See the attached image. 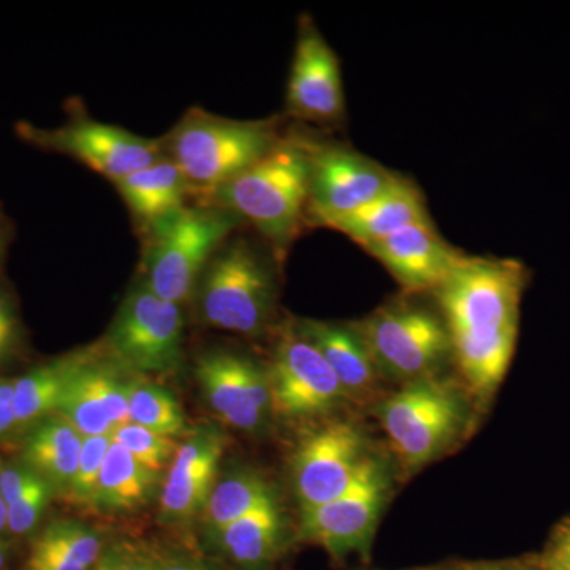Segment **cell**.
Masks as SVG:
<instances>
[{
  "instance_id": "cell-1",
  "label": "cell",
  "mask_w": 570,
  "mask_h": 570,
  "mask_svg": "<svg viewBox=\"0 0 570 570\" xmlns=\"http://www.w3.org/2000/svg\"><path fill=\"white\" fill-rule=\"evenodd\" d=\"M528 281L521 262L466 257L433 292L461 376L480 397L494 395L508 374Z\"/></svg>"
},
{
  "instance_id": "cell-2",
  "label": "cell",
  "mask_w": 570,
  "mask_h": 570,
  "mask_svg": "<svg viewBox=\"0 0 570 570\" xmlns=\"http://www.w3.org/2000/svg\"><path fill=\"white\" fill-rule=\"evenodd\" d=\"M316 142L281 137L275 148L212 195L217 206L254 225L283 254L307 216Z\"/></svg>"
},
{
  "instance_id": "cell-3",
  "label": "cell",
  "mask_w": 570,
  "mask_h": 570,
  "mask_svg": "<svg viewBox=\"0 0 570 570\" xmlns=\"http://www.w3.org/2000/svg\"><path fill=\"white\" fill-rule=\"evenodd\" d=\"M279 138L268 121H235L195 110L187 112L163 146L165 156L183 171L190 193L212 197L272 151Z\"/></svg>"
},
{
  "instance_id": "cell-4",
  "label": "cell",
  "mask_w": 570,
  "mask_h": 570,
  "mask_svg": "<svg viewBox=\"0 0 570 570\" xmlns=\"http://www.w3.org/2000/svg\"><path fill=\"white\" fill-rule=\"evenodd\" d=\"M239 217L220 206H183L146 225L145 283L160 298L181 306L197 287L205 266L228 242Z\"/></svg>"
},
{
  "instance_id": "cell-5",
  "label": "cell",
  "mask_w": 570,
  "mask_h": 570,
  "mask_svg": "<svg viewBox=\"0 0 570 570\" xmlns=\"http://www.w3.org/2000/svg\"><path fill=\"white\" fill-rule=\"evenodd\" d=\"M195 292L205 324L254 336L264 332L272 317L275 276L258 247L249 239L234 238L213 255Z\"/></svg>"
},
{
  "instance_id": "cell-6",
  "label": "cell",
  "mask_w": 570,
  "mask_h": 570,
  "mask_svg": "<svg viewBox=\"0 0 570 570\" xmlns=\"http://www.w3.org/2000/svg\"><path fill=\"white\" fill-rule=\"evenodd\" d=\"M377 414L401 464L419 469L455 444L469 412L455 384L436 374L404 384L379 404Z\"/></svg>"
},
{
  "instance_id": "cell-7",
  "label": "cell",
  "mask_w": 570,
  "mask_h": 570,
  "mask_svg": "<svg viewBox=\"0 0 570 570\" xmlns=\"http://www.w3.org/2000/svg\"><path fill=\"white\" fill-rule=\"evenodd\" d=\"M381 374L403 381L436 376L452 354L444 318L414 303H395L356 322Z\"/></svg>"
},
{
  "instance_id": "cell-8",
  "label": "cell",
  "mask_w": 570,
  "mask_h": 570,
  "mask_svg": "<svg viewBox=\"0 0 570 570\" xmlns=\"http://www.w3.org/2000/svg\"><path fill=\"white\" fill-rule=\"evenodd\" d=\"M181 306L160 298L140 281L130 288L108 335L116 363L135 373H167L181 356Z\"/></svg>"
},
{
  "instance_id": "cell-9",
  "label": "cell",
  "mask_w": 570,
  "mask_h": 570,
  "mask_svg": "<svg viewBox=\"0 0 570 570\" xmlns=\"http://www.w3.org/2000/svg\"><path fill=\"white\" fill-rule=\"evenodd\" d=\"M21 134L26 140L69 156L112 183L148 167L164 156L163 142L89 118H75L66 126L51 130L22 124Z\"/></svg>"
},
{
  "instance_id": "cell-10",
  "label": "cell",
  "mask_w": 570,
  "mask_h": 570,
  "mask_svg": "<svg viewBox=\"0 0 570 570\" xmlns=\"http://www.w3.org/2000/svg\"><path fill=\"white\" fill-rule=\"evenodd\" d=\"M367 461L365 438L354 423L332 420L307 434L292 460L302 509L316 508L346 493Z\"/></svg>"
},
{
  "instance_id": "cell-11",
  "label": "cell",
  "mask_w": 570,
  "mask_h": 570,
  "mask_svg": "<svg viewBox=\"0 0 570 570\" xmlns=\"http://www.w3.org/2000/svg\"><path fill=\"white\" fill-rule=\"evenodd\" d=\"M272 414L316 419L347 400L328 363L295 325L281 337L268 373Z\"/></svg>"
},
{
  "instance_id": "cell-12",
  "label": "cell",
  "mask_w": 570,
  "mask_h": 570,
  "mask_svg": "<svg viewBox=\"0 0 570 570\" xmlns=\"http://www.w3.org/2000/svg\"><path fill=\"white\" fill-rule=\"evenodd\" d=\"M387 489L384 469L370 459L346 493L316 508L302 509V538L335 558L366 553Z\"/></svg>"
},
{
  "instance_id": "cell-13",
  "label": "cell",
  "mask_w": 570,
  "mask_h": 570,
  "mask_svg": "<svg viewBox=\"0 0 570 570\" xmlns=\"http://www.w3.org/2000/svg\"><path fill=\"white\" fill-rule=\"evenodd\" d=\"M396 176L347 146L316 145L307 216L313 223L330 228L379 197Z\"/></svg>"
},
{
  "instance_id": "cell-14",
  "label": "cell",
  "mask_w": 570,
  "mask_h": 570,
  "mask_svg": "<svg viewBox=\"0 0 570 570\" xmlns=\"http://www.w3.org/2000/svg\"><path fill=\"white\" fill-rule=\"evenodd\" d=\"M287 110L295 118L316 124L340 122L346 110L336 52L309 18L299 21L287 86Z\"/></svg>"
},
{
  "instance_id": "cell-15",
  "label": "cell",
  "mask_w": 570,
  "mask_h": 570,
  "mask_svg": "<svg viewBox=\"0 0 570 570\" xmlns=\"http://www.w3.org/2000/svg\"><path fill=\"white\" fill-rule=\"evenodd\" d=\"M129 382L108 363L82 356L56 414L82 438L112 436L118 428L130 423Z\"/></svg>"
},
{
  "instance_id": "cell-16",
  "label": "cell",
  "mask_w": 570,
  "mask_h": 570,
  "mask_svg": "<svg viewBox=\"0 0 570 570\" xmlns=\"http://www.w3.org/2000/svg\"><path fill=\"white\" fill-rule=\"evenodd\" d=\"M407 292H434L466 258L438 234L431 219L365 247Z\"/></svg>"
},
{
  "instance_id": "cell-17",
  "label": "cell",
  "mask_w": 570,
  "mask_h": 570,
  "mask_svg": "<svg viewBox=\"0 0 570 570\" xmlns=\"http://www.w3.org/2000/svg\"><path fill=\"white\" fill-rule=\"evenodd\" d=\"M224 449L223 434L213 428H202L179 445L160 491V513L165 520H189L204 512L216 487Z\"/></svg>"
},
{
  "instance_id": "cell-18",
  "label": "cell",
  "mask_w": 570,
  "mask_h": 570,
  "mask_svg": "<svg viewBox=\"0 0 570 570\" xmlns=\"http://www.w3.org/2000/svg\"><path fill=\"white\" fill-rule=\"evenodd\" d=\"M294 325L324 356L347 400L367 401L376 395L381 371L354 324L303 318Z\"/></svg>"
},
{
  "instance_id": "cell-19",
  "label": "cell",
  "mask_w": 570,
  "mask_h": 570,
  "mask_svg": "<svg viewBox=\"0 0 570 570\" xmlns=\"http://www.w3.org/2000/svg\"><path fill=\"white\" fill-rule=\"evenodd\" d=\"M255 363L232 352L214 351L197 362V379L217 417L242 431H255L265 415L255 407L249 385Z\"/></svg>"
},
{
  "instance_id": "cell-20",
  "label": "cell",
  "mask_w": 570,
  "mask_h": 570,
  "mask_svg": "<svg viewBox=\"0 0 570 570\" xmlns=\"http://www.w3.org/2000/svg\"><path fill=\"white\" fill-rule=\"evenodd\" d=\"M430 219L419 187L396 176L379 197L332 225L362 247L374 245L409 225Z\"/></svg>"
},
{
  "instance_id": "cell-21",
  "label": "cell",
  "mask_w": 570,
  "mask_h": 570,
  "mask_svg": "<svg viewBox=\"0 0 570 570\" xmlns=\"http://www.w3.org/2000/svg\"><path fill=\"white\" fill-rule=\"evenodd\" d=\"M115 186L130 212L145 225L181 209L190 193L183 171L165 153L156 163L119 179Z\"/></svg>"
},
{
  "instance_id": "cell-22",
  "label": "cell",
  "mask_w": 570,
  "mask_h": 570,
  "mask_svg": "<svg viewBox=\"0 0 570 570\" xmlns=\"http://www.w3.org/2000/svg\"><path fill=\"white\" fill-rule=\"evenodd\" d=\"M82 438L67 420L52 415L37 423L24 441V464L47 480L52 490L67 491L82 445Z\"/></svg>"
},
{
  "instance_id": "cell-23",
  "label": "cell",
  "mask_w": 570,
  "mask_h": 570,
  "mask_svg": "<svg viewBox=\"0 0 570 570\" xmlns=\"http://www.w3.org/2000/svg\"><path fill=\"white\" fill-rule=\"evenodd\" d=\"M283 528V513L276 498H272L225 528L217 540L224 553L239 568L261 570L275 560Z\"/></svg>"
},
{
  "instance_id": "cell-24",
  "label": "cell",
  "mask_w": 570,
  "mask_h": 570,
  "mask_svg": "<svg viewBox=\"0 0 570 570\" xmlns=\"http://www.w3.org/2000/svg\"><path fill=\"white\" fill-rule=\"evenodd\" d=\"M159 474L148 471L118 442L112 441L100 472L96 508L132 512L153 497Z\"/></svg>"
},
{
  "instance_id": "cell-25",
  "label": "cell",
  "mask_w": 570,
  "mask_h": 570,
  "mask_svg": "<svg viewBox=\"0 0 570 570\" xmlns=\"http://www.w3.org/2000/svg\"><path fill=\"white\" fill-rule=\"evenodd\" d=\"M85 355L66 356L58 362L36 367L13 381L17 428L37 425L56 414L71 374Z\"/></svg>"
},
{
  "instance_id": "cell-26",
  "label": "cell",
  "mask_w": 570,
  "mask_h": 570,
  "mask_svg": "<svg viewBox=\"0 0 570 570\" xmlns=\"http://www.w3.org/2000/svg\"><path fill=\"white\" fill-rule=\"evenodd\" d=\"M275 498L272 487L254 472H239L216 483L204 509V521L208 531L219 535L225 528L257 509L268 499Z\"/></svg>"
},
{
  "instance_id": "cell-27",
  "label": "cell",
  "mask_w": 570,
  "mask_h": 570,
  "mask_svg": "<svg viewBox=\"0 0 570 570\" xmlns=\"http://www.w3.org/2000/svg\"><path fill=\"white\" fill-rule=\"evenodd\" d=\"M104 551L100 535L75 521H55L37 535L31 547V553L86 570L96 568Z\"/></svg>"
},
{
  "instance_id": "cell-28",
  "label": "cell",
  "mask_w": 570,
  "mask_h": 570,
  "mask_svg": "<svg viewBox=\"0 0 570 570\" xmlns=\"http://www.w3.org/2000/svg\"><path fill=\"white\" fill-rule=\"evenodd\" d=\"M129 419L130 423L168 438L179 436L186 431V419L176 397L153 382L130 381Z\"/></svg>"
},
{
  "instance_id": "cell-29",
  "label": "cell",
  "mask_w": 570,
  "mask_h": 570,
  "mask_svg": "<svg viewBox=\"0 0 570 570\" xmlns=\"http://www.w3.org/2000/svg\"><path fill=\"white\" fill-rule=\"evenodd\" d=\"M174 439L137 423H127L112 433V441L121 444L141 466L159 475L164 469L170 468L179 448Z\"/></svg>"
},
{
  "instance_id": "cell-30",
  "label": "cell",
  "mask_w": 570,
  "mask_h": 570,
  "mask_svg": "<svg viewBox=\"0 0 570 570\" xmlns=\"http://www.w3.org/2000/svg\"><path fill=\"white\" fill-rule=\"evenodd\" d=\"M111 442L112 436L82 439L77 471H75L73 479H71L69 489L66 491L75 504L96 508L100 472H102L104 461L107 459Z\"/></svg>"
},
{
  "instance_id": "cell-31",
  "label": "cell",
  "mask_w": 570,
  "mask_h": 570,
  "mask_svg": "<svg viewBox=\"0 0 570 570\" xmlns=\"http://www.w3.org/2000/svg\"><path fill=\"white\" fill-rule=\"evenodd\" d=\"M51 493L50 483L33 474L20 497L7 505V530L14 535H26L33 531L50 502Z\"/></svg>"
},
{
  "instance_id": "cell-32",
  "label": "cell",
  "mask_w": 570,
  "mask_h": 570,
  "mask_svg": "<svg viewBox=\"0 0 570 570\" xmlns=\"http://www.w3.org/2000/svg\"><path fill=\"white\" fill-rule=\"evenodd\" d=\"M97 570H159V562L149 560L145 554L129 547H112L104 551L97 562Z\"/></svg>"
},
{
  "instance_id": "cell-33",
  "label": "cell",
  "mask_w": 570,
  "mask_h": 570,
  "mask_svg": "<svg viewBox=\"0 0 570 570\" xmlns=\"http://www.w3.org/2000/svg\"><path fill=\"white\" fill-rule=\"evenodd\" d=\"M539 564L542 570H570V519L558 524Z\"/></svg>"
},
{
  "instance_id": "cell-34",
  "label": "cell",
  "mask_w": 570,
  "mask_h": 570,
  "mask_svg": "<svg viewBox=\"0 0 570 570\" xmlns=\"http://www.w3.org/2000/svg\"><path fill=\"white\" fill-rule=\"evenodd\" d=\"M17 428L13 381L0 379V441Z\"/></svg>"
},
{
  "instance_id": "cell-35",
  "label": "cell",
  "mask_w": 570,
  "mask_h": 570,
  "mask_svg": "<svg viewBox=\"0 0 570 570\" xmlns=\"http://www.w3.org/2000/svg\"><path fill=\"white\" fill-rule=\"evenodd\" d=\"M445 570H542L539 562L535 564H523V562H471L460 564Z\"/></svg>"
},
{
  "instance_id": "cell-36",
  "label": "cell",
  "mask_w": 570,
  "mask_h": 570,
  "mask_svg": "<svg viewBox=\"0 0 570 570\" xmlns=\"http://www.w3.org/2000/svg\"><path fill=\"white\" fill-rule=\"evenodd\" d=\"M14 328H17V321H14L13 311L7 299L0 296V337L10 343L14 335Z\"/></svg>"
},
{
  "instance_id": "cell-37",
  "label": "cell",
  "mask_w": 570,
  "mask_h": 570,
  "mask_svg": "<svg viewBox=\"0 0 570 570\" xmlns=\"http://www.w3.org/2000/svg\"><path fill=\"white\" fill-rule=\"evenodd\" d=\"M159 570H212L202 562L174 558V560L159 562Z\"/></svg>"
},
{
  "instance_id": "cell-38",
  "label": "cell",
  "mask_w": 570,
  "mask_h": 570,
  "mask_svg": "<svg viewBox=\"0 0 570 570\" xmlns=\"http://www.w3.org/2000/svg\"><path fill=\"white\" fill-rule=\"evenodd\" d=\"M7 530V505L0 497V534Z\"/></svg>"
},
{
  "instance_id": "cell-39",
  "label": "cell",
  "mask_w": 570,
  "mask_h": 570,
  "mask_svg": "<svg viewBox=\"0 0 570 570\" xmlns=\"http://www.w3.org/2000/svg\"><path fill=\"white\" fill-rule=\"evenodd\" d=\"M7 558H9V546L6 540L0 539V570L6 566Z\"/></svg>"
},
{
  "instance_id": "cell-40",
  "label": "cell",
  "mask_w": 570,
  "mask_h": 570,
  "mask_svg": "<svg viewBox=\"0 0 570 570\" xmlns=\"http://www.w3.org/2000/svg\"><path fill=\"white\" fill-rule=\"evenodd\" d=\"M10 343H7V341H3L2 337H0V354H2L3 351H6L7 347H9Z\"/></svg>"
},
{
  "instance_id": "cell-41",
  "label": "cell",
  "mask_w": 570,
  "mask_h": 570,
  "mask_svg": "<svg viewBox=\"0 0 570 570\" xmlns=\"http://www.w3.org/2000/svg\"><path fill=\"white\" fill-rule=\"evenodd\" d=\"M0 253H2V238H0Z\"/></svg>"
},
{
  "instance_id": "cell-42",
  "label": "cell",
  "mask_w": 570,
  "mask_h": 570,
  "mask_svg": "<svg viewBox=\"0 0 570 570\" xmlns=\"http://www.w3.org/2000/svg\"><path fill=\"white\" fill-rule=\"evenodd\" d=\"M92 570H97L96 568H94Z\"/></svg>"
}]
</instances>
